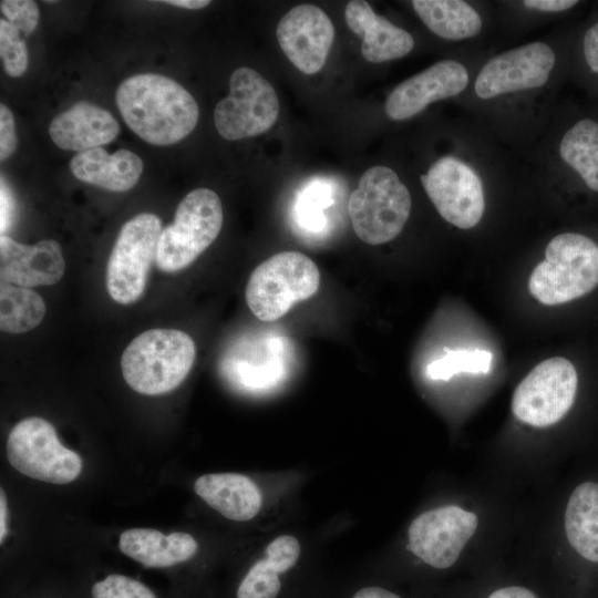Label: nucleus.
<instances>
[{
  "label": "nucleus",
  "mask_w": 598,
  "mask_h": 598,
  "mask_svg": "<svg viewBox=\"0 0 598 598\" xmlns=\"http://www.w3.org/2000/svg\"><path fill=\"white\" fill-rule=\"evenodd\" d=\"M1 12L7 21L25 35L33 32L39 22V8L32 0H2Z\"/></svg>",
  "instance_id": "2f4dec72"
},
{
  "label": "nucleus",
  "mask_w": 598,
  "mask_h": 598,
  "mask_svg": "<svg viewBox=\"0 0 598 598\" xmlns=\"http://www.w3.org/2000/svg\"><path fill=\"white\" fill-rule=\"evenodd\" d=\"M578 375L574 364L560 357L537 364L517 385L512 399L514 415L532 426L560 421L575 403Z\"/></svg>",
  "instance_id": "9d476101"
},
{
  "label": "nucleus",
  "mask_w": 598,
  "mask_h": 598,
  "mask_svg": "<svg viewBox=\"0 0 598 598\" xmlns=\"http://www.w3.org/2000/svg\"><path fill=\"white\" fill-rule=\"evenodd\" d=\"M528 287L547 306L589 293L598 287V245L577 233L557 235L548 243L545 259L533 269Z\"/></svg>",
  "instance_id": "7ed1b4c3"
},
{
  "label": "nucleus",
  "mask_w": 598,
  "mask_h": 598,
  "mask_svg": "<svg viewBox=\"0 0 598 598\" xmlns=\"http://www.w3.org/2000/svg\"><path fill=\"white\" fill-rule=\"evenodd\" d=\"M279 115V100L272 85L256 70L236 69L229 93L214 111L217 132L228 141L256 136L268 131Z\"/></svg>",
  "instance_id": "1a4fd4ad"
},
{
  "label": "nucleus",
  "mask_w": 598,
  "mask_h": 598,
  "mask_svg": "<svg viewBox=\"0 0 598 598\" xmlns=\"http://www.w3.org/2000/svg\"><path fill=\"white\" fill-rule=\"evenodd\" d=\"M6 535H7V502H6L4 492L1 488V495H0V543L3 542Z\"/></svg>",
  "instance_id": "a19ab883"
},
{
  "label": "nucleus",
  "mask_w": 598,
  "mask_h": 598,
  "mask_svg": "<svg viewBox=\"0 0 598 598\" xmlns=\"http://www.w3.org/2000/svg\"><path fill=\"white\" fill-rule=\"evenodd\" d=\"M120 133L115 117L89 102H78L55 116L49 126L53 143L61 150L85 152L109 144Z\"/></svg>",
  "instance_id": "a211bd4d"
},
{
  "label": "nucleus",
  "mask_w": 598,
  "mask_h": 598,
  "mask_svg": "<svg viewBox=\"0 0 598 598\" xmlns=\"http://www.w3.org/2000/svg\"><path fill=\"white\" fill-rule=\"evenodd\" d=\"M17 147L14 118L3 103L0 104V159H7Z\"/></svg>",
  "instance_id": "72a5a7b5"
},
{
  "label": "nucleus",
  "mask_w": 598,
  "mask_h": 598,
  "mask_svg": "<svg viewBox=\"0 0 598 598\" xmlns=\"http://www.w3.org/2000/svg\"><path fill=\"white\" fill-rule=\"evenodd\" d=\"M467 83L463 64L454 60L436 62L396 85L385 101V113L391 120H408L430 103L460 94Z\"/></svg>",
  "instance_id": "dca6fc26"
},
{
  "label": "nucleus",
  "mask_w": 598,
  "mask_h": 598,
  "mask_svg": "<svg viewBox=\"0 0 598 598\" xmlns=\"http://www.w3.org/2000/svg\"><path fill=\"white\" fill-rule=\"evenodd\" d=\"M164 2L175 6V7H181L185 9H192V10L205 8L210 3V1L208 0H166Z\"/></svg>",
  "instance_id": "ea45409f"
},
{
  "label": "nucleus",
  "mask_w": 598,
  "mask_h": 598,
  "mask_svg": "<svg viewBox=\"0 0 598 598\" xmlns=\"http://www.w3.org/2000/svg\"><path fill=\"white\" fill-rule=\"evenodd\" d=\"M290 344L285 337L243 336L225 352L220 371L243 391H259L278 383L290 362Z\"/></svg>",
  "instance_id": "ddd939ff"
},
{
  "label": "nucleus",
  "mask_w": 598,
  "mask_h": 598,
  "mask_svg": "<svg viewBox=\"0 0 598 598\" xmlns=\"http://www.w3.org/2000/svg\"><path fill=\"white\" fill-rule=\"evenodd\" d=\"M411 195L396 173L386 166H372L363 173L348 202L357 236L370 245L394 239L411 212Z\"/></svg>",
  "instance_id": "20e7f679"
},
{
  "label": "nucleus",
  "mask_w": 598,
  "mask_h": 598,
  "mask_svg": "<svg viewBox=\"0 0 598 598\" xmlns=\"http://www.w3.org/2000/svg\"><path fill=\"white\" fill-rule=\"evenodd\" d=\"M523 4L530 9H536V10L547 11V12H557V11H564L574 7L575 4H577V1L575 0H525L523 1Z\"/></svg>",
  "instance_id": "c9c22d12"
},
{
  "label": "nucleus",
  "mask_w": 598,
  "mask_h": 598,
  "mask_svg": "<svg viewBox=\"0 0 598 598\" xmlns=\"http://www.w3.org/2000/svg\"><path fill=\"white\" fill-rule=\"evenodd\" d=\"M334 202L333 185L324 179L309 182L297 194L293 207V218L306 233L318 234L327 226L326 210Z\"/></svg>",
  "instance_id": "bb28decb"
},
{
  "label": "nucleus",
  "mask_w": 598,
  "mask_h": 598,
  "mask_svg": "<svg viewBox=\"0 0 598 598\" xmlns=\"http://www.w3.org/2000/svg\"><path fill=\"white\" fill-rule=\"evenodd\" d=\"M162 230L161 219L151 213L138 214L122 226L106 268V289L114 301L128 305L141 298Z\"/></svg>",
  "instance_id": "0eeeda50"
},
{
  "label": "nucleus",
  "mask_w": 598,
  "mask_h": 598,
  "mask_svg": "<svg viewBox=\"0 0 598 598\" xmlns=\"http://www.w3.org/2000/svg\"><path fill=\"white\" fill-rule=\"evenodd\" d=\"M555 64L554 51L533 42L492 58L480 71L475 92L481 99L542 86Z\"/></svg>",
  "instance_id": "4468645a"
},
{
  "label": "nucleus",
  "mask_w": 598,
  "mask_h": 598,
  "mask_svg": "<svg viewBox=\"0 0 598 598\" xmlns=\"http://www.w3.org/2000/svg\"><path fill=\"white\" fill-rule=\"evenodd\" d=\"M559 153L586 185L598 193V124L589 118L577 122L565 133Z\"/></svg>",
  "instance_id": "393cba45"
},
{
  "label": "nucleus",
  "mask_w": 598,
  "mask_h": 598,
  "mask_svg": "<svg viewBox=\"0 0 598 598\" xmlns=\"http://www.w3.org/2000/svg\"><path fill=\"white\" fill-rule=\"evenodd\" d=\"M93 598H156L143 582L124 575H109L92 587Z\"/></svg>",
  "instance_id": "7c9ffc66"
},
{
  "label": "nucleus",
  "mask_w": 598,
  "mask_h": 598,
  "mask_svg": "<svg viewBox=\"0 0 598 598\" xmlns=\"http://www.w3.org/2000/svg\"><path fill=\"white\" fill-rule=\"evenodd\" d=\"M7 457L20 473L52 484L71 483L82 470L81 457L60 443L50 422L37 416L13 426L7 441Z\"/></svg>",
  "instance_id": "6e6552de"
},
{
  "label": "nucleus",
  "mask_w": 598,
  "mask_h": 598,
  "mask_svg": "<svg viewBox=\"0 0 598 598\" xmlns=\"http://www.w3.org/2000/svg\"><path fill=\"white\" fill-rule=\"evenodd\" d=\"M300 556L299 540L290 535H281L268 544L265 558L279 571L292 568Z\"/></svg>",
  "instance_id": "473e14b6"
},
{
  "label": "nucleus",
  "mask_w": 598,
  "mask_h": 598,
  "mask_svg": "<svg viewBox=\"0 0 598 598\" xmlns=\"http://www.w3.org/2000/svg\"><path fill=\"white\" fill-rule=\"evenodd\" d=\"M1 235L8 229L13 214V196L4 184L1 182Z\"/></svg>",
  "instance_id": "e433bc0d"
},
{
  "label": "nucleus",
  "mask_w": 598,
  "mask_h": 598,
  "mask_svg": "<svg viewBox=\"0 0 598 598\" xmlns=\"http://www.w3.org/2000/svg\"><path fill=\"white\" fill-rule=\"evenodd\" d=\"M45 313L42 297L30 288L10 282L0 283V329L23 333L35 328Z\"/></svg>",
  "instance_id": "a878e982"
},
{
  "label": "nucleus",
  "mask_w": 598,
  "mask_h": 598,
  "mask_svg": "<svg viewBox=\"0 0 598 598\" xmlns=\"http://www.w3.org/2000/svg\"><path fill=\"white\" fill-rule=\"evenodd\" d=\"M584 54L589 68L598 73V23L589 28L585 34Z\"/></svg>",
  "instance_id": "f704fd0d"
},
{
  "label": "nucleus",
  "mask_w": 598,
  "mask_h": 598,
  "mask_svg": "<svg viewBox=\"0 0 598 598\" xmlns=\"http://www.w3.org/2000/svg\"><path fill=\"white\" fill-rule=\"evenodd\" d=\"M477 524L474 513L456 505L430 509L411 523L406 548L434 568H448L474 535Z\"/></svg>",
  "instance_id": "f8f14e48"
},
{
  "label": "nucleus",
  "mask_w": 598,
  "mask_h": 598,
  "mask_svg": "<svg viewBox=\"0 0 598 598\" xmlns=\"http://www.w3.org/2000/svg\"><path fill=\"white\" fill-rule=\"evenodd\" d=\"M344 19L351 31L363 38L361 53L371 63L406 55L414 47L412 35L377 14L363 0L348 2Z\"/></svg>",
  "instance_id": "6ab92c4d"
},
{
  "label": "nucleus",
  "mask_w": 598,
  "mask_h": 598,
  "mask_svg": "<svg viewBox=\"0 0 598 598\" xmlns=\"http://www.w3.org/2000/svg\"><path fill=\"white\" fill-rule=\"evenodd\" d=\"M276 34L289 61L302 73L311 75L320 71L327 61L334 28L320 8L299 4L280 19Z\"/></svg>",
  "instance_id": "2eb2a0df"
},
{
  "label": "nucleus",
  "mask_w": 598,
  "mask_h": 598,
  "mask_svg": "<svg viewBox=\"0 0 598 598\" xmlns=\"http://www.w3.org/2000/svg\"><path fill=\"white\" fill-rule=\"evenodd\" d=\"M564 525L571 549L584 560L598 564V482L586 481L574 488Z\"/></svg>",
  "instance_id": "5701e85b"
},
{
  "label": "nucleus",
  "mask_w": 598,
  "mask_h": 598,
  "mask_svg": "<svg viewBox=\"0 0 598 598\" xmlns=\"http://www.w3.org/2000/svg\"><path fill=\"white\" fill-rule=\"evenodd\" d=\"M115 100L127 126L153 145L182 141L198 122L199 110L193 95L165 75H132L118 85Z\"/></svg>",
  "instance_id": "f257e3e1"
},
{
  "label": "nucleus",
  "mask_w": 598,
  "mask_h": 598,
  "mask_svg": "<svg viewBox=\"0 0 598 598\" xmlns=\"http://www.w3.org/2000/svg\"><path fill=\"white\" fill-rule=\"evenodd\" d=\"M488 598H538L533 591L519 587V586H509L503 587L493 591Z\"/></svg>",
  "instance_id": "4c0bfd02"
},
{
  "label": "nucleus",
  "mask_w": 598,
  "mask_h": 598,
  "mask_svg": "<svg viewBox=\"0 0 598 598\" xmlns=\"http://www.w3.org/2000/svg\"><path fill=\"white\" fill-rule=\"evenodd\" d=\"M412 6L424 24L446 40L476 35L482 29L480 14L462 0H414Z\"/></svg>",
  "instance_id": "b1692460"
},
{
  "label": "nucleus",
  "mask_w": 598,
  "mask_h": 598,
  "mask_svg": "<svg viewBox=\"0 0 598 598\" xmlns=\"http://www.w3.org/2000/svg\"><path fill=\"white\" fill-rule=\"evenodd\" d=\"M118 547L145 567L163 568L190 559L198 545L187 533L164 535L157 529L132 528L121 534Z\"/></svg>",
  "instance_id": "4be33fe9"
},
{
  "label": "nucleus",
  "mask_w": 598,
  "mask_h": 598,
  "mask_svg": "<svg viewBox=\"0 0 598 598\" xmlns=\"http://www.w3.org/2000/svg\"><path fill=\"white\" fill-rule=\"evenodd\" d=\"M196 355L193 339L175 329H151L134 338L121 357L122 374L146 395L176 389L189 373Z\"/></svg>",
  "instance_id": "f03ea898"
},
{
  "label": "nucleus",
  "mask_w": 598,
  "mask_h": 598,
  "mask_svg": "<svg viewBox=\"0 0 598 598\" xmlns=\"http://www.w3.org/2000/svg\"><path fill=\"white\" fill-rule=\"evenodd\" d=\"M21 32L7 20H0V55L4 71L12 78L21 76L29 63V53Z\"/></svg>",
  "instance_id": "c756f323"
},
{
  "label": "nucleus",
  "mask_w": 598,
  "mask_h": 598,
  "mask_svg": "<svg viewBox=\"0 0 598 598\" xmlns=\"http://www.w3.org/2000/svg\"><path fill=\"white\" fill-rule=\"evenodd\" d=\"M353 598H401L392 591L380 587H364L355 592Z\"/></svg>",
  "instance_id": "58836bf2"
},
{
  "label": "nucleus",
  "mask_w": 598,
  "mask_h": 598,
  "mask_svg": "<svg viewBox=\"0 0 598 598\" xmlns=\"http://www.w3.org/2000/svg\"><path fill=\"white\" fill-rule=\"evenodd\" d=\"M493 355L486 350L456 349L447 350L443 358L426 367V375L433 380L447 381L462 372L487 373Z\"/></svg>",
  "instance_id": "cd10ccee"
},
{
  "label": "nucleus",
  "mask_w": 598,
  "mask_h": 598,
  "mask_svg": "<svg viewBox=\"0 0 598 598\" xmlns=\"http://www.w3.org/2000/svg\"><path fill=\"white\" fill-rule=\"evenodd\" d=\"M223 206L208 188L189 192L178 204L173 224L159 236L155 264L176 272L189 266L217 238L223 226Z\"/></svg>",
  "instance_id": "423d86ee"
},
{
  "label": "nucleus",
  "mask_w": 598,
  "mask_h": 598,
  "mask_svg": "<svg viewBox=\"0 0 598 598\" xmlns=\"http://www.w3.org/2000/svg\"><path fill=\"white\" fill-rule=\"evenodd\" d=\"M421 182L446 221L462 229L480 223L485 208L483 185L471 166L453 156H444L421 175Z\"/></svg>",
  "instance_id": "9b49d317"
},
{
  "label": "nucleus",
  "mask_w": 598,
  "mask_h": 598,
  "mask_svg": "<svg viewBox=\"0 0 598 598\" xmlns=\"http://www.w3.org/2000/svg\"><path fill=\"white\" fill-rule=\"evenodd\" d=\"M65 271L61 246L52 239L24 245L0 236L1 281L20 287L49 286L58 282Z\"/></svg>",
  "instance_id": "f3484780"
},
{
  "label": "nucleus",
  "mask_w": 598,
  "mask_h": 598,
  "mask_svg": "<svg viewBox=\"0 0 598 598\" xmlns=\"http://www.w3.org/2000/svg\"><path fill=\"white\" fill-rule=\"evenodd\" d=\"M194 488L208 506L236 522L254 518L262 503L258 486L238 473L202 475L195 481Z\"/></svg>",
  "instance_id": "412c9836"
},
{
  "label": "nucleus",
  "mask_w": 598,
  "mask_h": 598,
  "mask_svg": "<svg viewBox=\"0 0 598 598\" xmlns=\"http://www.w3.org/2000/svg\"><path fill=\"white\" fill-rule=\"evenodd\" d=\"M279 571L264 557L248 570L237 589V598H276L281 589Z\"/></svg>",
  "instance_id": "c85d7f7f"
},
{
  "label": "nucleus",
  "mask_w": 598,
  "mask_h": 598,
  "mask_svg": "<svg viewBox=\"0 0 598 598\" xmlns=\"http://www.w3.org/2000/svg\"><path fill=\"white\" fill-rule=\"evenodd\" d=\"M319 285L320 271L312 259L298 251H282L252 270L246 286V302L258 319L270 322L312 297Z\"/></svg>",
  "instance_id": "39448f33"
},
{
  "label": "nucleus",
  "mask_w": 598,
  "mask_h": 598,
  "mask_svg": "<svg viewBox=\"0 0 598 598\" xmlns=\"http://www.w3.org/2000/svg\"><path fill=\"white\" fill-rule=\"evenodd\" d=\"M69 166L78 179L111 192L133 188L143 172L142 158L126 148L110 154L95 147L74 155Z\"/></svg>",
  "instance_id": "aec40b11"
}]
</instances>
